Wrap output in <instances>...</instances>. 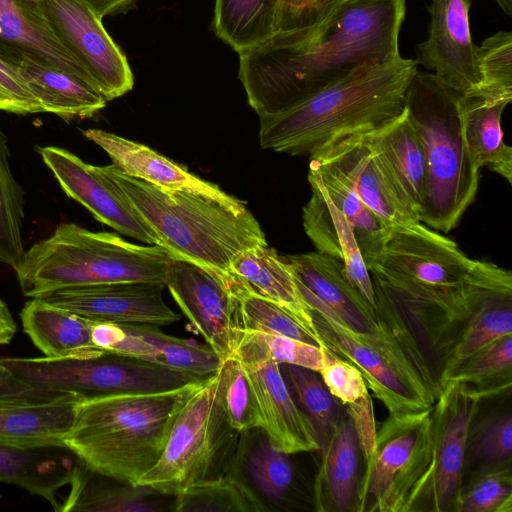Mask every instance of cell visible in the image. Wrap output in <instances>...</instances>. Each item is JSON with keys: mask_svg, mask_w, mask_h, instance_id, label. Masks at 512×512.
I'll return each mask as SVG.
<instances>
[{"mask_svg": "<svg viewBox=\"0 0 512 512\" xmlns=\"http://www.w3.org/2000/svg\"><path fill=\"white\" fill-rule=\"evenodd\" d=\"M309 169L320 176L329 198L351 224L362 256L374 251L379 246L388 226L382 223L357 193L336 173L312 162H309Z\"/></svg>", "mask_w": 512, "mask_h": 512, "instance_id": "cell-41", "label": "cell"}, {"mask_svg": "<svg viewBox=\"0 0 512 512\" xmlns=\"http://www.w3.org/2000/svg\"><path fill=\"white\" fill-rule=\"evenodd\" d=\"M25 334L45 357L90 358L105 351L92 340L94 321L66 309L32 298L20 312Z\"/></svg>", "mask_w": 512, "mask_h": 512, "instance_id": "cell-27", "label": "cell"}, {"mask_svg": "<svg viewBox=\"0 0 512 512\" xmlns=\"http://www.w3.org/2000/svg\"><path fill=\"white\" fill-rule=\"evenodd\" d=\"M39 154L66 195L84 206L99 222L145 244L162 246L153 228L109 175L106 166L84 162L67 149L39 148Z\"/></svg>", "mask_w": 512, "mask_h": 512, "instance_id": "cell-16", "label": "cell"}, {"mask_svg": "<svg viewBox=\"0 0 512 512\" xmlns=\"http://www.w3.org/2000/svg\"><path fill=\"white\" fill-rule=\"evenodd\" d=\"M220 369L222 405L231 428L239 433L257 428L251 392L240 361L231 355Z\"/></svg>", "mask_w": 512, "mask_h": 512, "instance_id": "cell-47", "label": "cell"}, {"mask_svg": "<svg viewBox=\"0 0 512 512\" xmlns=\"http://www.w3.org/2000/svg\"><path fill=\"white\" fill-rule=\"evenodd\" d=\"M40 102L43 112L69 121L87 118L108 102L88 81L62 69L21 59L13 65Z\"/></svg>", "mask_w": 512, "mask_h": 512, "instance_id": "cell-30", "label": "cell"}, {"mask_svg": "<svg viewBox=\"0 0 512 512\" xmlns=\"http://www.w3.org/2000/svg\"><path fill=\"white\" fill-rule=\"evenodd\" d=\"M238 302L239 329L289 337L316 346H325L317 332L307 329L290 312L277 303L245 291L235 290Z\"/></svg>", "mask_w": 512, "mask_h": 512, "instance_id": "cell-40", "label": "cell"}, {"mask_svg": "<svg viewBox=\"0 0 512 512\" xmlns=\"http://www.w3.org/2000/svg\"><path fill=\"white\" fill-rule=\"evenodd\" d=\"M322 451L317 477L318 505L327 500L337 512H355L360 479L362 454L351 417L346 413Z\"/></svg>", "mask_w": 512, "mask_h": 512, "instance_id": "cell-29", "label": "cell"}, {"mask_svg": "<svg viewBox=\"0 0 512 512\" xmlns=\"http://www.w3.org/2000/svg\"><path fill=\"white\" fill-rule=\"evenodd\" d=\"M280 370L298 407L311 421L320 450L343 419L345 409L329 392L318 372L291 364H281Z\"/></svg>", "mask_w": 512, "mask_h": 512, "instance_id": "cell-37", "label": "cell"}, {"mask_svg": "<svg viewBox=\"0 0 512 512\" xmlns=\"http://www.w3.org/2000/svg\"><path fill=\"white\" fill-rule=\"evenodd\" d=\"M173 257L160 245H139L115 233L63 223L25 251L15 271L22 293L37 298L83 285L165 283Z\"/></svg>", "mask_w": 512, "mask_h": 512, "instance_id": "cell-6", "label": "cell"}, {"mask_svg": "<svg viewBox=\"0 0 512 512\" xmlns=\"http://www.w3.org/2000/svg\"><path fill=\"white\" fill-rule=\"evenodd\" d=\"M235 278L208 266L173 257L165 285L194 329L220 358H229L239 328Z\"/></svg>", "mask_w": 512, "mask_h": 512, "instance_id": "cell-14", "label": "cell"}, {"mask_svg": "<svg viewBox=\"0 0 512 512\" xmlns=\"http://www.w3.org/2000/svg\"><path fill=\"white\" fill-rule=\"evenodd\" d=\"M417 72V61L401 56L360 68L284 111L260 117V146L310 157L350 135L376 129L404 111Z\"/></svg>", "mask_w": 512, "mask_h": 512, "instance_id": "cell-2", "label": "cell"}, {"mask_svg": "<svg viewBox=\"0 0 512 512\" xmlns=\"http://www.w3.org/2000/svg\"><path fill=\"white\" fill-rule=\"evenodd\" d=\"M508 335H512V286L488 295L468 320L442 367L440 386L474 356Z\"/></svg>", "mask_w": 512, "mask_h": 512, "instance_id": "cell-34", "label": "cell"}, {"mask_svg": "<svg viewBox=\"0 0 512 512\" xmlns=\"http://www.w3.org/2000/svg\"><path fill=\"white\" fill-rule=\"evenodd\" d=\"M297 285L325 346L358 368L389 415L418 413L433 406L439 392L383 324L378 322L375 333L354 331L298 281Z\"/></svg>", "mask_w": 512, "mask_h": 512, "instance_id": "cell-7", "label": "cell"}, {"mask_svg": "<svg viewBox=\"0 0 512 512\" xmlns=\"http://www.w3.org/2000/svg\"><path fill=\"white\" fill-rule=\"evenodd\" d=\"M308 182L311 197L302 213L306 235L317 252L342 263L346 279L375 309L371 276L351 224L329 198L320 176L311 169Z\"/></svg>", "mask_w": 512, "mask_h": 512, "instance_id": "cell-21", "label": "cell"}, {"mask_svg": "<svg viewBox=\"0 0 512 512\" xmlns=\"http://www.w3.org/2000/svg\"><path fill=\"white\" fill-rule=\"evenodd\" d=\"M163 282H115L64 288L39 299L95 322L165 326L181 320L164 301Z\"/></svg>", "mask_w": 512, "mask_h": 512, "instance_id": "cell-18", "label": "cell"}, {"mask_svg": "<svg viewBox=\"0 0 512 512\" xmlns=\"http://www.w3.org/2000/svg\"><path fill=\"white\" fill-rule=\"evenodd\" d=\"M482 468L508 465L512 461V415L491 412L472 422L466 444V459Z\"/></svg>", "mask_w": 512, "mask_h": 512, "instance_id": "cell-45", "label": "cell"}, {"mask_svg": "<svg viewBox=\"0 0 512 512\" xmlns=\"http://www.w3.org/2000/svg\"><path fill=\"white\" fill-rule=\"evenodd\" d=\"M89 6L93 12L103 19L108 15L124 13L131 9L137 0H81Z\"/></svg>", "mask_w": 512, "mask_h": 512, "instance_id": "cell-52", "label": "cell"}, {"mask_svg": "<svg viewBox=\"0 0 512 512\" xmlns=\"http://www.w3.org/2000/svg\"><path fill=\"white\" fill-rule=\"evenodd\" d=\"M144 220L174 257L230 273L242 252L267 243L254 215L210 197L162 188L106 166Z\"/></svg>", "mask_w": 512, "mask_h": 512, "instance_id": "cell-4", "label": "cell"}, {"mask_svg": "<svg viewBox=\"0 0 512 512\" xmlns=\"http://www.w3.org/2000/svg\"><path fill=\"white\" fill-rule=\"evenodd\" d=\"M81 398L0 402V443L16 446H66Z\"/></svg>", "mask_w": 512, "mask_h": 512, "instance_id": "cell-28", "label": "cell"}, {"mask_svg": "<svg viewBox=\"0 0 512 512\" xmlns=\"http://www.w3.org/2000/svg\"><path fill=\"white\" fill-rule=\"evenodd\" d=\"M343 0H282L278 31L311 29L324 22Z\"/></svg>", "mask_w": 512, "mask_h": 512, "instance_id": "cell-49", "label": "cell"}, {"mask_svg": "<svg viewBox=\"0 0 512 512\" xmlns=\"http://www.w3.org/2000/svg\"><path fill=\"white\" fill-rule=\"evenodd\" d=\"M511 464L484 467L463 488L458 512H511Z\"/></svg>", "mask_w": 512, "mask_h": 512, "instance_id": "cell-46", "label": "cell"}, {"mask_svg": "<svg viewBox=\"0 0 512 512\" xmlns=\"http://www.w3.org/2000/svg\"><path fill=\"white\" fill-rule=\"evenodd\" d=\"M480 75L478 88L470 93L493 101H512V33L499 31L476 48ZM469 94V93H467Z\"/></svg>", "mask_w": 512, "mask_h": 512, "instance_id": "cell-43", "label": "cell"}, {"mask_svg": "<svg viewBox=\"0 0 512 512\" xmlns=\"http://www.w3.org/2000/svg\"><path fill=\"white\" fill-rule=\"evenodd\" d=\"M341 177L388 227L421 222L409 198L365 133L350 135L309 157Z\"/></svg>", "mask_w": 512, "mask_h": 512, "instance_id": "cell-15", "label": "cell"}, {"mask_svg": "<svg viewBox=\"0 0 512 512\" xmlns=\"http://www.w3.org/2000/svg\"><path fill=\"white\" fill-rule=\"evenodd\" d=\"M256 430L253 438L241 441L235 455L244 460L245 474L255 495L259 493L268 501L282 505L287 501L294 482L290 455L276 449L260 428Z\"/></svg>", "mask_w": 512, "mask_h": 512, "instance_id": "cell-36", "label": "cell"}, {"mask_svg": "<svg viewBox=\"0 0 512 512\" xmlns=\"http://www.w3.org/2000/svg\"><path fill=\"white\" fill-rule=\"evenodd\" d=\"M299 283L326 304L351 329L379 330L375 309L346 279L340 261L319 252L287 255Z\"/></svg>", "mask_w": 512, "mask_h": 512, "instance_id": "cell-24", "label": "cell"}, {"mask_svg": "<svg viewBox=\"0 0 512 512\" xmlns=\"http://www.w3.org/2000/svg\"><path fill=\"white\" fill-rule=\"evenodd\" d=\"M200 381L165 391L81 398L64 443L90 470L137 485L160 459L179 411Z\"/></svg>", "mask_w": 512, "mask_h": 512, "instance_id": "cell-3", "label": "cell"}, {"mask_svg": "<svg viewBox=\"0 0 512 512\" xmlns=\"http://www.w3.org/2000/svg\"><path fill=\"white\" fill-rule=\"evenodd\" d=\"M230 273L237 278L245 291L277 303L307 329L317 332L311 309L298 288L291 265L269 247L268 243L239 254L231 263Z\"/></svg>", "mask_w": 512, "mask_h": 512, "instance_id": "cell-26", "label": "cell"}, {"mask_svg": "<svg viewBox=\"0 0 512 512\" xmlns=\"http://www.w3.org/2000/svg\"><path fill=\"white\" fill-rule=\"evenodd\" d=\"M471 0H432L428 6V38L416 48L417 63L458 90L462 95L480 84L476 48L469 9Z\"/></svg>", "mask_w": 512, "mask_h": 512, "instance_id": "cell-19", "label": "cell"}, {"mask_svg": "<svg viewBox=\"0 0 512 512\" xmlns=\"http://www.w3.org/2000/svg\"><path fill=\"white\" fill-rule=\"evenodd\" d=\"M17 332V325L7 306L0 298V346L9 344Z\"/></svg>", "mask_w": 512, "mask_h": 512, "instance_id": "cell-53", "label": "cell"}, {"mask_svg": "<svg viewBox=\"0 0 512 512\" xmlns=\"http://www.w3.org/2000/svg\"><path fill=\"white\" fill-rule=\"evenodd\" d=\"M24 207V190L12 174L8 139L0 129V264L13 269L25 252L22 242Z\"/></svg>", "mask_w": 512, "mask_h": 512, "instance_id": "cell-39", "label": "cell"}, {"mask_svg": "<svg viewBox=\"0 0 512 512\" xmlns=\"http://www.w3.org/2000/svg\"><path fill=\"white\" fill-rule=\"evenodd\" d=\"M483 398L461 382L442 385L430 409L422 458L401 512H458L467 437Z\"/></svg>", "mask_w": 512, "mask_h": 512, "instance_id": "cell-9", "label": "cell"}, {"mask_svg": "<svg viewBox=\"0 0 512 512\" xmlns=\"http://www.w3.org/2000/svg\"><path fill=\"white\" fill-rule=\"evenodd\" d=\"M236 336L235 347L244 348L279 365L291 364L319 372L326 361V346L239 328Z\"/></svg>", "mask_w": 512, "mask_h": 512, "instance_id": "cell-44", "label": "cell"}, {"mask_svg": "<svg viewBox=\"0 0 512 512\" xmlns=\"http://www.w3.org/2000/svg\"><path fill=\"white\" fill-rule=\"evenodd\" d=\"M406 0H343L311 29L277 31L239 54L238 77L260 117L284 111L354 71L400 56Z\"/></svg>", "mask_w": 512, "mask_h": 512, "instance_id": "cell-1", "label": "cell"}, {"mask_svg": "<svg viewBox=\"0 0 512 512\" xmlns=\"http://www.w3.org/2000/svg\"><path fill=\"white\" fill-rule=\"evenodd\" d=\"M237 433L223 409L219 367L188 396L160 459L137 485L180 497L195 484L217 477L214 472L231 455Z\"/></svg>", "mask_w": 512, "mask_h": 512, "instance_id": "cell-8", "label": "cell"}, {"mask_svg": "<svg viewBox=\"0 0 512 512\" xmlns=\"http://www.w3.org/2000/svg\"><path fill=\"white\" fill-rule=\"evenodd\" d=\"M511 376L512 335H508L474 356L449 380L464 383L485 398L510 389Z\"/></svg>", "mask_w": 512, "mask_h": 512, "instance_id": "cell-42", "label": "cell"}, {"mask_svg": "<svg viewBox=\"0 0 512 512\" xmlns=\"http://www.w3.org/2000/svg\"><path fill=\"white\" fill-rule=\"evenodd\" d=\"M430 409L389 415L362 471L355 512H401L425 445Z\"/></svg>", "mask_w": 512, "mask_h": 512, "instance_id": "cell-12", "label": "cell"}, {"mask_svg": "<svg viewBox=\"0 0 512 512\" xmlns=\"http://www.w3.org/2000/svg\"><path fill=\"white\" fill-rule=\"evenodd\" d=\"M83 135L102 148L124 174L153 185L201 194L223 204L245 208L246 204L228 195L214 183L201 179L151 148L111 132L90 128Z\"/></svg>", "mask_w": 512, "mask_h": 512, "instance_id": "cell-22", "label": "cell"}, {"mask_svg": "<svg viewBox=\"0 0 512 512\" xmlns=\"http://www.w3.org/2000/svg\"><path fill=\"white\" fill-rule=\"evenodd\" d=\"M232 355L243 367L257 428L271 444L289 455L319 450L316 431L292 397L280 365L241 347H235Z\"/></svg>", "mask_w": 512, "mask_h": 512, "instance_id": "cell-17", "label": "cell"}, {"mask_svg": "<svg viewBox=\"0 0 512 512\" xmlns=\"http://www.w3.org/2000/svg\"><path fill=\"white\" fill-rule=\"evenodd\" d=\"M500 8L508 15H512V0H495Z\"/></svg>", "mask_w": 512, "mask_h": 512, "instance_id": "cell-54", "label": "cell"}, {"mask_svg": "<svg viewBox=\"0 0 512 512\" xmlns=\"http://www.w3.org/2000/svg\"><path fill=\"white\" fill-rule=\"evenodd\" d=\"M0 110L25 115L43 112L18 70L0 58Z\"/></svg>", "mask_w": 512, "mask_h": 512, "instance_id": "cell-50", "label": "cell"}, {"mask_svg": "<svg viewBox=\"0 0 512 512\" xmlns=\"http://www.w3.org/2000/svg\"><path fill=\"white\" fill-rule=\"evenodd\" d=\"M267 509L245 481L233 470L195 484L175 498L176 512H262Z\"/></svg>", "mask_w": 512, "mask_h": 512, "instance_id": "cell-38", "label": "cell"}, {"mask_svg": "<svg viewBox=\"0 0 512 512\" xmlns=\"http://www.w3.org/2000/svg\"><path fill=\"white\" fill-rule=\"evenodd\" d=\"M318 373L329 392L343 406L370 396L365 379L358 368L335 355L327 347L325 364Z\"/></svg>", "mask_w": 512, "mask_h": 512, "instance_id": "cell-48", "label": "cell"}, {"mask_svg": "<svg viewBox=\"0 0 512 512\" xmlns=\"http://www.w3.org/2000/svg\"><path fill=\"white\" fill-rule=\"evenodd\" d=\"M152 324L95 322L93 343L100 349L170 369L206 378L214 374L221 360L211 346L182 339Z\"/></svg>", "mask_w": 512, "mask_h": 512, "instance_id": "cell-20", "label": "cell"}, {"mask_svg": "<svg viewBox=\"0 0 512 512\" xmlns=\"http://www.w3.org/2000/svg\"><path fill=\"white\" fill-rule=\"evenodd\" d=\"M363 258L368 269L457 292L467 291L475 263L456 242L422 222L388 227L379 246Z\"/></svg>", "mask_w": 512, "mask_h": 512, "instance_id": "cell-11", "label": "cell"}, {"mask_svg": "<svg viewBox=\"0 0 512 512\" xmlns=\"http://www.w3.org/2000/svg\"><path fill=\"white\" fill-rule=\"evenodd\" d=\"M461 96L434 73L419 71L405 96L426 155L420 220L443 233L458 225L479 187L480 169L466 144Z\"/></svg>", "mask_w": 512, "mask_h": 512, "instance_id": "cell-5", "label": "cell"}, {"mask_svg": "<svg viewBox=\"0 0 512 512\" xmlns=\"http://www.w3.org/2000/svg\"><path fill=\"white\" fill-rule=\"evenodd\" d=\"M67 395L32 387L19 379L0 359V402L50 401Z\"/></svg>", "mask_w": 512, "mask_h": 512, "instance_id": "cell-51", "label": "cell"}, {"mask_svg": "<svg viewBox=\"0 0 512 512\" xmlns=\"http://www.w3.org/2000/svg\"><path fill=\"white\" fill-rule=\"evenodd\" d=\"M509 103L469 93L461 96L466 144L474 164L489 169L511 184L512 148L504 141L501 117Z\"/></svg>", "mask_w": 512, "mask_h": 512, "instance_id": "cell-33", "label": "cell"}, {"mask_svg": "<svg viewBox=\"0 0 512 512\" xmlns=\"http://www.w3.org/2000/svg\"><path fill=\"white\" fill-rule=\"evenodd\" d=\"M364 133L402 189L420 208L427 172L426 155L406 108L388 123Z\"/></svg>", "mask_w": 512, "mask_h": 512, "instance_id": "cell-32", "label": "cell"}, {"mask_svg": "<svg viewBox=\"0 0 512 512\" xmlns=\"http://www.w3.org/2000/svg\"><path fill=\"white\" fill-rule=\"evenodd\" d=\"M0 58L11 65L28 59L53 66L94 85L84 68L53 36L33 0H0Z\"/></svg>", "mask_w": 512, "mask_h": 512, "instance_id": "cell-23", "label": "cell"}, {"mask_svg": "<svg viewBox=\"0 0 512 512\" xmlns=\"http://www.w3.org/2000/svg\"><path fill=\"white\" fill-rule=\"evenodd\" d=\"M80 460V459H79ZM59 512H156L165 509L163 494L145 485L120 482L79 462Z\"/></svg>", "mask_w": 512, "mask_h": 512, "instance_id": "cell-31", "label": "cell"}, {"mask_svg": "<svg viewBox=\"0 0 512 512\" xmlns=\"http://www.w3.org/2000/svg\"><path fill=\"white\" fill-rule=\"evenodd\" d=\"M28 385L79 398L118 393L157 392L204 378L141 359L107 352L90 358H2Z\"/></svg>", "mask_w": 512, "mask_h": 512, "instance_id": "cell-10", "label": "cell"}, {"mask_svg": "<svg viewBox=\"0 0 512 512\" xmlns=\"http://www.w3.org/2000/svg\"><path fill=\"white\" fill-rule=\"evenodd\" d=\"M282 0H216V35L236 52L253 48L278 31Z\"/></svg>", "mask_w": 512, "mask_h": 512, "instance_id": "cell-35", "label": "cell"}, {"mask_svg": "<svg viewBox=\"0 0 512 512\" xmlns=\"http://www.w3.org/2000/svg\"><path fill=\"white\" fill-rule=\"evenodd\" d=\"M57 41L84 68L107 101L129 92L134 77L102 19L81 0H33Z\"/></svg>", "mask_w": 512, "mask_h": 512, "instance_id": "cell-13", "label": "cell"}, {"mask_svg": "<svg viewBox=\"0 0 512 512\" xmlns=\"http://www.w3.org/2000/svg\"><path fill=\"white\" fill-rule=\"evenodd\" d=\"M79 462L67 446L0 443V483L13 484L40 496L59 512L58 491L71 483Z\"/></svg>", "mask_w": 512, "mask_h": 512, "instance_id": "cell-25", "label": "cell"}]
</instances>
